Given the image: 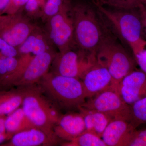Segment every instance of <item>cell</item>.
I'll return each mask as SVG.
<instances>
[{"label":"cell","instance_id":"obj_1","mask_svg":"<svg viewBox=\"0 0 146 146\" xmlns=\"http://www.w3.org/2000/svg\"><path fill=\"white\" fill-rule=\"evenodd\" d=\"M93 3L115 33L130 48L134 56L146 48V39L138 9H110Z\"/></svg>","mask_w":146,"mask_h":146},{"label":"cell","instance_id":"obj_2","mask_svg":"<svg viewBox=\"0 0 146 146\" xmlns=\"http://www.w3.org/2000/svg\"><path fill=\"white\" fill-rule=\"evenodd\" d=\"M44 95L59 110L78 109L86 98L79 79L48 72L37 83Z\"/></svg>","mask_w":146,"mask_h":146},{"label":"cell","instance_id":"obj_3","mask_svg":"<svg viewBox=\"0 0 146 146\" xmlns=\"http://www.w3.org/2000/svg\"><path fill=\"white\" fill-rule=\"evenodd\" d=\"M76 45L84 52L96 56L106 32L97 13L87 3L74 2L72 9Z\"/></svg>","mask_w":146,"mask_h":146},{"label":"cell","instance_id":"obj_4","mask_svg":"<svg viewBox=\"0 0 146 146\" xmlns=\"http://www.w3.org/2000/svg\"><path fill=\"white\" fill-rule=\"evenodd\" d=\"M21 107L36 128L59 142V138L54 133V127L62 114L42 93L37 84L29 86Z\"/></svg>","mask_w":146,"mask_h":146},{"label":"cell","instance_id":"obj_5","mask_svg":"<svg viewBox=\"0 0 146 146\" xmlns=\"http://www.w3.org/2000/svg\"><path fill=\"white\" fill-rule=\"evenodd\" d=\"M96 56L97 62L106 68L111 75V89L118 92L123 79L135 70V60L122 45L106 33L97 50Z\"/></svg>","mask_w":146,"mask_h":146},{"label":"cell","instance_id":"obj_6","mask_svg":"<svg viewBox=\"0 0 146 146\" xmlns=\"http://www.w3.org/2000/svg\"><path fill=\"white\" fill-rule=\"evenodd\" d=\"M56 53L52 50L35 56L29 61L21 60L15 71L0 77V90L36 84L48 72Z\"/></svg>","mask_w":146,"mask_h":146},{"label":"cell","instance_id":"obj_7","mask_svg":"<svg viewBox=\"0 0 146 146\" xmlns=\"http://www.w3.org/2000/svg\"><path fill=\"white\" fill-rule=\"evenodd\" d=\"M96 62V56L84 52L77 46L56 53L51 72L81 80Z\"/></svg>","mask_w":146,"mask_h":146},{"label":"cell","instance_id":"obj_8","mask_svg":"<svg viewBox=\"0 0 146 146\" xmlns=\"http://www.w3.org/2000/svg\"><path fill=\"white\" fill-rule=\"evenodd\" d=\"M86 100L81 107L102 112L112 120L131 122V105L123 100L117 91L106 89Z\"/></svg>","mask_w":146,"mask_h":146},{"label":"cell","instance_id":"obj_9","mask_svg":"<svg viewBox=\"0 0 146 146\" xmlns=\"http://www.w3.org/2000/svg\"><path fill=\"white\" fill-rule=\"evenodd\" d=\"M73 4L63 9L47 20L46 32L52 44L57 47L59 52L76 46L71 11Z\"/></svg>","mask_w":146,"mask_h":146},{"label":"cell","instance_id":"obj_10","mask_svg":"<svg viewBox=\"0 0 146 146\" xmlns=\"http://www.w3.org/2000/svg\"><path fill=\"white\" fill-rule=\"evenodd\" d=\"M36 26L22 11L0 15V37L17 48Z\"/></svg>","mask_w":146,"mask_h":146},{"label":"cell","instance_id":"obj_11","mask_svg":"<svg viewBox=\"0 0 146 146\" xmlns=\"http://www.w3.org/2000/svg\"><path fill=\"white\" fill-rule=\"evenodd\" d=\"M118 92L130 105L146 97V73L141 70L131 72L120 82Z\"/></svg>","mask_w":146,"mask_h":146},{"label":"cell","instance_id":"obj_12","mask_svg":"<svg viewBox=\"0 0 146 146\" xmlns=\"http://www.w3.org/2000/svg\"><path fill=\"white\" fill-rule=\"evenodd\" d=\"M81 80L87 99L101 91L111 89L112 78L107 69L96 61Z\"/></svg>","mask_w":146,"mask_h":146},{"label":"cell","instance_id":"obj_13","mask_svg":"<svg viewBox=\"0 0 146 146\" xmlns=\"http://www.w3.org/2000/svg\"><path fill=\"white\" fill-rule=\"evenodd\" d=\"M136 127L129 121H111L106 128L102 138L107 146H128Z\"/></svg>","mask_w":146,"mask_h":146},{"label":"cell","instance_id":"obj_14","mask_svg":"<svg viewBox=\"0 0 146 146\" xmlns=\"http://www.w3.org/2000/svg\"><path fill=\"white\" fill-rule=\"evenodd\" d=\"M83 116L80 112H70L61 115L54 127V132L59 139L72 141L85 131Z\"/></svg>","mask_w":146,"mask_h":146},{"label":"cell","instance_id":"obj_15","mask_svg":"<svg viewBox=\"0 0 146 146\" xmlns=\"http://www.w3.org/2000/svg\"><path fill=\"white\" fill-rule=\"evenodd\" d=\"M52 44L45 31L36 26L24 42L17 48L18 57L29 54L38 55L53 50Z\"/></svg>","mask_w":146,"mask_h":146},{"label":"cell","instance_id":"obj_16","mask_svg":"<svg viewBox=\"0 0 146 146\" xmlns=\"http://www.w3.org/2000/svg\"><path fill=\"white\" fill-rule=\"evenodd\" d=\"M58 144V142L51 138L43 131L34 127L16 133L1 146H50Z\"/></svg>","mask_w":146,"mask_h":146},{"label":"cell","instance_id":"obj_17","mask_svg":"<svg viewBox=\"0 0 146 146\" xmlns=\"http://www.w3.org/2000/svg\"><path fill=\"white\" fill-rule=\"evenodd\" d=\"M29 86L0 90V116H7L21 107Z\"/></svg>","mask_w":146,"mask_h":146},{"label":"cell","instance_id":"obj_18","mask_svg":"<svg viewBox=\"0 0 146 146\" xmlns=\"http://www.w3.org/2000/svg\"><path fill=\"white\" fill-rule=\"evenodd\" d=\"M78 110L83 116L86 128L85 131L91 132L102 138L106 128L113 121L112 119L102 112L81 106Z\"/></svg>","mask_w":146,"mask_h":146},{"label":"cell","instance_id":"obj_19","mask_svg":"<svg viewBox=\"0 0 146 146\" xmlns=\"http://www.w3.org/2000/svg\"><path fill=\"white\" fill-rule=\"evenodd\" d=\"M5 127L7 141L18 132L36 127L27 117L21 106L7 116Z\"/></svg>","mask_w":146,"mask_h":146},{"label":"cell","instance_id":"obj_20","mask_svg":"<svg viewBox=\"0 0 146 146\" xmlns=\"http://www.w3.org/2000/svg\"><path fill=\"white\" fill-rule=\"evenodd\" d=\"M61 145L64 146H107L101 137L86 131L72 141L64 142Z\"/></svg>","mask_w":146,"mask_h":146},{"label":"cell","instance_id":"obj_21","mask_svg":"<svg viewBox=\"0 0 146 146\" xmlns=\"http://www.w3.org/2000/svg\"><path fill=\"white\" fill-rule=\"evenodd\" d=\"M144 0H92L104 6L119 9H138L143 4Z\"/></svg>","mask_w":146,"mask_h":146},{"label":"cell","instance_id":"obj_22","mask_svg":"<svg viewBox=\"0 0 146 146\" xmlns=\"http://www.w3.org/2000/svg\"><path fill=\"white\" fill-rule=\"evenodd\" d=\"M74 1V0H48L43 8L42 17L48 20L63 9L70 6Z\"/></svg>","mask_w":146,"mask_h":146},{"label":"cell","instance_id":"obj_23","mask_svg":"<svg viewBox=\"0 0 146 146\" xmlns=\"http://www.w3.org/2000/svg\"><path fill=\"white\" fill-rule=\"evenodd\" d=\"M131 122L136 127L146 123V97L131 105Z\"/></svg>","mask_w":146,"mask_h":146},{"label":"cell","instance_id":"obj_24","mask_svg":"<svg viewBox=\"0 0 146 146\" xmlns=\"http://www.w3.org/2000/svg\"><path fill=\"white\" fill-rule=\"evenodd\" d=\"M20 63L19 57H0V77L15 71Z\"/></svg>","mask_w":146,"mask_h":146},{"label":"cell","instance_id":"obj_25","mask_svg":"<svg viewBox=\"0 0 146 146\" xmlns=\"http://www.w3.org/2000/svg\"><path fill=\"white\" fill-rule=\"evenodd\" d=\"M0 57H18V50L0 37Z\"/></svg>","mask_w":146,"mask_h":146},{"label":"cell","instance_id":"obj_26","mask_svg":"<svg viewBox=\"0 0 146 146\" xmlns=\"http://www.w3.org/2000/svg\"><path fill=\"white\" fill-rule=\"evenodd\" d=\"M128 146H146V128L133 133Z\"/></svg>","mask_w":146,"mask_h":146},{"label":"cell","instance_id":"obj_27","mask_svg":"<svg viewBox=\"0 0 146 146\" xmlns=\"http://www.w3.org/2000/svg\"><path fill=\"white\" fill-rule=\"evenodd\" d=\"M28 0H10L7 9L4 14H12L21 11Z\"/></svg>","mask_w":146,"mask_h":146},{"label":"cell","instance_id":"obj_28","mask_svg":"<svg viewBox=\"0 0 146 146\" xmlns=\"http://www.w3.org/2000/svg\"><path fill=\"white\" fill-rule=\"evenodd\" d=\"M134 56L141 70L146 73V48Z\"/></svg>","mask_w":146,"mask_h":146},{"label":"cell","instance_id":"obj_29","mask_svg":"<svg viewBox=\"0 0 146 146\" xmlns=\"http://www.w3.org/2000/svg\"><path fill=\"white\" fill-rule=\"evenodd\" d=\"M138 9L141 15L144 35L146 39V9L142 4L139 7Z\"/></svg>","mask_w":146,"mask_h":146},{"label":"cell","instance_id":"obj_30","mask_svg":"<svg viewBox=\"0 0 146 146\" xmlns=\"http://www.w3.org/2000/svg\"><path fill=\"white\" fill-rule=\"evenodd\" d=\"M10 0H0V15L4 14L8 7Z\"/></svg>","mask_w":146,"mask_h":146},{"label":"cell","instance_id":"obj_31","mask_svg":"<svg viewBox=\"0 0 146 146\" xmlns=\"http://www.w3.org/2000/svg\"><path fill=\"white\" fill-rule=\"evenodd\" d=\"M143 5L146 9V0H144L143 2Z\"/></svg>","mask_w":146,"mask_h":146}]
</instances>
